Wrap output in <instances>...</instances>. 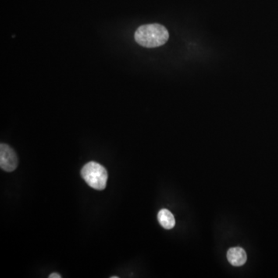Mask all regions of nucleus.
I'll return each instance as SVG.
<instances>
[{"mask_svg":"<svg viewBox=\"0 0 278 278\" xmlns=\"http://www.w3.org/2000/svg\"><path fill=\"white\" fill-rule=\"evenodd\" d=\"M81 176L90 187L96 190L105 189L108 182V172L103 165L90 162L82 168Z\"/></svg>","mask_w":278,"mask_h":278,"instance_id":"2","label":"nucleus"},{"mask_svg":"<svg viewBox=\"0 0 278 278\" xmlns=\"http://www.w3.org/2000/svg\"><path fill=\"white\" fill-rule=\"evenodd\" d=\"M18 158L16 151L6 144H0V167L2 170L10 172L16 170Z\"/></svg>","mask_w":278,"mask_h":278,"instance_id":"3","label":"nucleus"},{"mask_svg":"<svg viewBox=\"0 0 278 278\" xmlns=\"http://www.w3.org/2000/svg\"><path fill=\"white\" fill-rule=\"evenodd\" d=\"M169 33L162 25L158 23L142 25L135 33V40L140 46L146 48L161 47L168 41Z\"/></svg>","mask_w":278,"mask_h":278,"instance_id":"1","label":"nucleus"},{"mask_svg":"<svg viewBox=\"0 0 278 278\" xmlns=\"http://www.w3.org/2000/svg\"><path fill=\"white\" fill-rule=\"evenodd\" d=\"M227 259L229 262L235 267H240L245 264L247 257L245 250L241 247H232L227 252Z\"/></svg>","mask_w":278,"mask_h":278,"instance_id":"4","label":"nucleus"},{"mask_svg":"<svg viewBox=\"0 0 278 278\" xmlns=\"http://www.w3.org/2000/svg\"><path fill=\"white\" fill-rule=\"evenodd\" d=\"M118 278V277H117V276H112V277H111V278Z\"/></svg>","mask_w":278,"mask_h":278,"instance_id":"7","label":"nucleus"},{"mask_svg":"<svg viewBox=\"0 0 278 278\" xmlns=\"http://www.w3.org/2000/svg\"><path fill=\"white\" fill-rule=\"evenodd\" d=\"M158 220L160 225L165 229H171L176 225L173 214L166 208H162L158 212Z\"/></svg>","mask_w":278,"mask_h":278,"instance_id":"5","label":"nucleus"},{"mask_svg":"<svg viewBox=\"0 0 278 278\" xmlns=\"http://www.w3.org/2000/svg\"><path fill=\"white\" fill-rule=\"evenodd\" d=\"M61 276L59 275V274L54 273L51 274L50 276H49V278H61Z\"/></svg>","mask_w":278,"mask_h":278,"instance_id":"6","label":"nucleus"}]
</instances>
